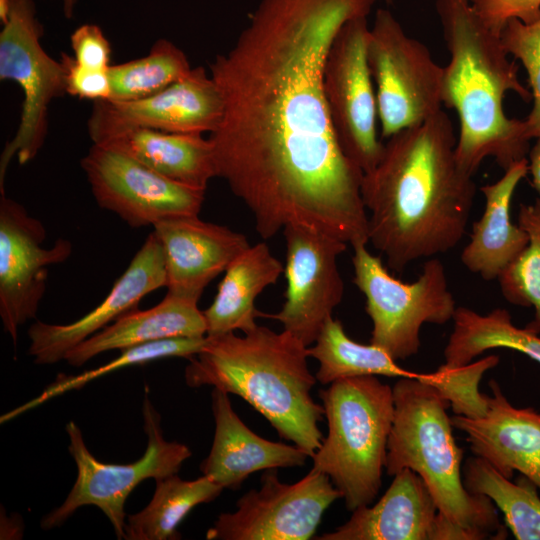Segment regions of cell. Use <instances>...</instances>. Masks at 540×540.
Returning a JSON list of instances; mask_svg holds the SVG:
<instances>
[{"label":"cell","instance_id":"6da1fadb","mask_svg":"<svg viewBox=\"0 0 540 540\" xmlns=\"http://www.w3.org/2000/svg\"><path fill=\"white\" fill-rule=\"evenodd\" d=\"M377 0H261L210 64L223 115L209 134L216 176L265 240L294 225L367 244L363 171L343 152L323 89L330 46Z\"/></svg>","mask_w":540,"mask_h":540},{"label":"cell","instance_id":"7a4b0ae2","mask_svg":"<svg viewBox=\"0 0 540 540\" xmlns=\"http://www.w3.org/2000/svg\"><path fill=\"white\" fill-rule=\"evenodd\" d=\"M456 141L442 110L387 138L379 162L363 174L368 238L393 272L450 251L465 234L476 185L457 161Z\"/></svg>","mask_w":540,"mask_h":540},{"label":"cell","instance_id":"3957f363","mask_svg":"<svg viewBox=\"0 0 540 540\" xmlns=\"http://www.w3.org/2000/svg\"><path fill=\"white\" fill-rule=\"evenodd\" d=\"M450 60L444 67L443 105L459 120L456 158L474 175L486 158L503 170L527 158L530 139L523 120L509 118L504 99L514 92L527 102L530 90L518 77L499 35L492 32L468 0H436Z\"/></svg>","mask_w":540,"mask_h":540},{"label":"cell","instance_id":"277c9868","mask_svg":"<svg viewBox=\"0 0 540 540\" xmlns=\"http://www.w3.org/2000/svg\"><path fill=\"white\" fill-rule=\"evenodd\" d=\"M308 347L291 333L267 327L237 336H206L202 350L189 359V387L212 386L238 395L275 428L278 435L313 457L323 434L324 408L311 396L317 379L308 367Z\"/></svg>","mask_w":540,"mask_h":540},{"label":"cell","instance_id":"5b68a950","mask_svg":"<svg viewBox=\"0 0 540 540\" xmlns=\"http://www.w3.org/2000/svg\"><path fill=\"white\" fill-rule=\"evenodd\" d=\"M394 418L385 470L411 469L422 477L439 510L473 540L507 538L494 503L464 486V450L456 444L447 409L450 401L435 385L399 378L392 387Z\"/></svg>","mask_w":540,"mask_h":540},{"label":"cell","instance_id":"8992f818","mask_svg":"<svg viewBox=\"0 0 540 540\" xmlns=\"http://www.w3.org/2000/svg\"><path fill=\"white\" fill-rule=\"evenodd\" d=\"M328 434L311 469L329 476L349 511L370 505L382 485L394 418L393 389L377 376L336 380L320 390Z\"/></svg>","mask_w":540,"mask_h":540},{"label":"cell","instance_id":"52a82bcc","mask_svg":"<svg viewBox=\"0 0 540 540\" xmlns=\"http://www.w3.org/2000/svg\"><path fill=\"white\" fill-rule=\"evenodd\" d=\"M353 250V283L366 299L365 310L372 321L370 343L396 361L415 355L423 324H445L453 319L457 308L443 264L437 258H428L418 279L404 283L389 273L366 244Z\"/></svg>","mask_w":540,"mask_h":540},{"label":"cell","instance_id":"ba28073f","mask_svg":"<svg viewBox=\"0 0 540 540\" xmlns=\"http://www.w3.org/2000/svg\"><path fill=\"white\" fill-rule=\"evenodd\" d=\"M142 414L147 446L140 459L128 464L97 460L87 448L79 426L74 421L66 424L68 451L76 464L77 477L63 503L42 518V529L59 527L80 507L93 505L108 518L116 537L123 539L127 518L125 503L130 493L148 478L156 480L177 474L192 455L187 445L165 439L161 416L148 393L144 397Z\"/></svg>","mask_w":540,"mask_h":540},{"label":"cell","instance_id":"9c48e42d","mask_svg":"<svg viewBox=\"0 0 540 540\" xmlns=\"http://www.w3.org/2000/svg\"><path fill=\"white\" fill-rule=\"evenodd\" d=\"M383 138L432 118L443 105L444 67L386 9L376 11L367 42Z\"/></svg>","mask_w":540,"mask_h":540},{"label":"cell","instance_id":"30bf717a","mask_svg":"<svg viewBox=\"0 0 540 540\" xmlns=\"http://www.w3.org/2000/svg\"><path fill=\"white\" fill-rule=\"evenodd\" d=\"M43 35L33 0H12L8 20L0 32V79L15 82L23 93L20 121L15 135L0 156V192L14 157L24 165L44 145L48 110L66 93V69L42 47Z\"/></svg>","mask_w":540,"mask_h":540},{"label":"cell","instance_id":"8fae6325","mask_svg":"<svg viewBox=\"0 0 540 540\" xmlns=\"http://www.w3.org/2000/svg\"><path fill=\"white\" fill-rule=\"evenodd\" d=\"M367 17L347 21L335 36L323 70V89L331 123L345 155L363 173L379 162L378 107L371 76Z\"/></svg>","mask_w":540,"mask_h":540},{"label":"cell","instance_id":"7c38bea8","mask_svg":"<svg viewBox=\"0 0 540 540\" xmlns=\"http://www.w3.org/2000/svg\"><path fill=\"white\" fill-rule=\"evenodd\" d=\"M341 492L328 475L311 469L294 484L280 481L277 468L264 470L261 487L221 513L206 532L207 540H308Z\"/></svg>","mask_w":540,"mask_h":540},{"label":"cell","instance_id":"4fadbf2b","mask_svg":"<svg viewBox=\"0 0 540 540\" xmlns=\"http://www.w3.org/2000/svg\"><path fill=\"white\" fill-rule=\"evenodd\" d=\"M81 167L99 207L134 228L198 215L205 200L206 189L167 178L104 144H93Z\"/></svg>","mask_w":540,"mask_h":540},{"label":"cell","instance_id":"5bb4252c","mask_svg":"<svg viewBox=\"0 0 540 540\" xmlns=\"http://www.w3.org/2000/svg\"><path fill=\"white\" fill-rule=\"evenodd\" d=\"M222 115L223 99L217 84L203 67H195L151 96L93 102L87 130L94 144L136 129L210 134Z\"/></svg>","mask_w":540,"mask_h":540},{"label":"cell","instance_id":"9a60e30c","mask_svg":"<svg viewBox=\"0 0 540 540\" xmlns=\"http://www.w3.org/2000/svg\"><path fill=\"white\" fill-rule=\"evenodd\" d=\"M283 235L286 242L285 301L279 312L260 316L277 320L283 330L309 347L342 301L344 283L337 258L347 249V243L294 225L286 226Z\"/></svg>","mask_w":540,"mask_h":540},{"label":"cell","instance_id":"2e32d148","mask_svg":"<svg viewBox=\"0 0 540 540\" xmlns=\"http://www.w3.org/2000/svg\"><path fill=\"white\" fill-rule=\"evenodd\" d=\"M43 223L23 205L0 198V317L4 330L16 344L19 327L36 317L47 285L48 267L66 261L72 243L58 238L52 247Z\"/></svg>","mask_w":540,"mask_h":540},{"label":"cell","instance_id":"e0dca14e","mask_svg":"<svg viewBox=\"0 0 540 540\" xmlns=\"http://www.w3.org/2000/svg\"><path fill=\"white\" fill-rule=\"evenodd\" d=\"M317 540H473L439 510L420 475L404 469L373 505L361 506L347 522Z\"/></svg>","mask_w":540,"mask_h":540},{"label":"cell","instance_id":"ac0fdd59","mask_svg":"<svg viewBox=\"0 0 540 540\" xmlns=\"http://www.w3.org/2000/svg\"><path fill=\"white\" fill-rule=\"evenodd\" d=\"M165 286L162 247L151 232L109 294L92 311L68 324L34 322L28 329V354L39 365L62 361L73 347L136 309L147 294Z\"/></svg>","mask_w":540,"mask_h":540},{"label":"cell","instance_id":"d6986e66","mask_svg":"<svg viewBox=\"0 0 540 540\" xmlns=\"http://www.w3.org/2000/svg\"><path fill=\"white\" fill-rule=\"evenodd\" d=\"M152 232L163 251L167 293L197 302L209 283L250 246L243 234L198 215L163 220Z\"/></svg>","mask_w":540,"mask_h":540},{"label":"cell","instance_id":"ffe728a7","mask_svg":"<svg viewBox=\"0 0 540 540\" xmlns=\"http://www.w3.org/2000/svg\"><path fill=\"white\" fill-rule=\"evenodd\" d=\"M486 411L479 417L455 414L453 428L466 434L474 456L487 461L511 479L514 472L530 479L540 489V413L532 407L517 408L490 380Z\"/></svg>","mask_w":540,"mask_h":540},{"label":"cell","instance_id":"44dd1931","mask_svg":"<svg viewBox=\"0 0 540 540\" xmlns=\"http://www.w3.org/2000/svg\"><path fill=\"white\" fill-rule=\"evenodd\" d=\"M211 400L215 432L200 469L223 489H240L257 471L305 464L309 455L303 449L267 440L250 430L233 410L228 393L213 388Z\"/></svg>","mask_w":540,"mask_h":540},{"label":"cell","instance_id":"7402d4cb","mask_svg":"<svg viewBox=\"0 0 540 540\" xmlns=\"http://www.w3.org/2000/svg\"><path fill=\"white\" fill-rule=\"evenodd\" d=\"M197 301L167 293L155 306L131 310L73 347L64 360L75 367L110 350L171 338L205 337L206 321Z\"/></svg>","mask_w":540,"mask_h":540},{"label":"cell","instance_id":"603a6c76","mask_svg":"<svg viewBox=\"0 0 540 540\" xmlns=\"http://www.w3.org/2000/svg\"><path fill=\"white\" fill-rule=\"evenodd\" d=\"M528 173V160L522 159L492 184L480 188L484 211L472 227L470 240L461 253L462 264L484 280L498 279L501 272L521 253L528 234L510 217L511 202L520 181Z\"/></svg>","mask_w":540,"mask_h":540},{"label":"cell","instance_id":"cb8c5ba5","mask_svg":"<svg viewBox=\"0 0 540 540\" xmlns=\"http://www.w3.org/2000/svg\"><path fill=\"white\" fill-rule=\"evenodd\" d=\"M283 271L282 263L264 242L250 245L240 253L225 270L212 304L203 310L206 336L255 329L256 318L261 314L255 300L278 281Z\"/></svg>","mask_w":540,"mask_h":540},{"label":"cell","instance_id":"d4e9b609","mask_svg":"<svg viewBox=\"0 0 540 540\" xmlns=\"http://www.w3.org/2000/svg\"><path fill=\"white\" fill-rule=\"evenodd\" d=\"M99 144L190 186L206 189L210 179L217 177L211 142L201 133L136 129Z\"/></svg>","mask_w":540,"mask_h":540},{"label":"cell","instance_id":"484cf974","mask_svg":"<svg viewBox=\"0 0 540 540\" xmlns=\"http://www.w3.org/2000/svg\"><path fill=\"white\" fill-rule=\"evenodd\" d=\"M452 320L453 330L443 352L445 368L466 366L483 352L497 348L518 351L540 364V334L514 325L506 309L496 308L483 315L457 307Z\"/></svg>","mask_w":540,"mask_h":540},{"label":"cell","instance_id":"4316f807","mask_svg":"<svg viewBox=\"0 0 540 540\" xmlns=\"http://www.w3.org/2000/svg\"><path fill=\"white\" fill-rule=\"evenodd\" d=\"M313 344L308 347V355L319 362L315 377L322 385L357 376L412 378L433 385L440 380L437 371L418 373L404 369L384 349L352 340L342 323L333 317L325 322Z\"/></svg>","mask_w":540,"mask_h":540},{"label":"cell","instance_id":"83f0119b","mask_svg":"<svg viewBox=\"0 0 540 540\" xmlns=\"http://www.w3.org/2000/svg\"><path fill=\"white\" fill-rule=\"evenodd\" d=\"M151 501L137 513L128 515L125 540H176L177 528L196 506L217 498L223 488L206 475L184 480L177 474L155 480Z\"/></svg>","mask_w":540,"mask_h":540},{"label":"cell","instance_id":"f1b7e54d","mask_svg":"<svg viewBox=\"0 0 540 540\" xmlns=\"http://www.w3.org/2000/svg\"><path fill=\"white\" fill-rule=\"evenodd\" d=\"M462 475L470 493L488 497L502 512L515 539L540 540V497L530 479L520 474L512 482L474 455L465 460Z\"/></svg>","mask_w":540,"mask_h":540},{"label":"cell","instance_id":"f546056e","mask_svg":"<svg viewBox=\"0 0 540 540\" xmlns=\"http://www.w3.org/2000/svg\"><path fill=\"white\" fill-rule=\"evenodd\" d=\"M191 69L179 47L159 39L146 56L110 66V100L131 101L151 96L186 76Z\"/></svg>","mask_w":540,"mask_h":540},{"label":"cell","instance_id":"4dcf8cb0","mask_svg":"<svg viewBox=\"0 0 540 540\" xmlns=\"http://www.w3.org/2000/svg\"><path fill=\"white\" fill-rule=\"evenodd\" d=\"M206 342L205 337L171 338L120 350L118 357L92 370L78 375L60 374L34 399L14 408L1 416V423L11 420L44 402L74 389H80L89 382L110 372L133 365H141L167 357L190 359L197 355Z\"/></svg>","mask_w":540,"mask_h":540},{"label":"cell","instance_id":"1f68e13d","mask_svg":"<svg viewBox=\"0 0 540 540\" xmlns=\"http://www.w3.org/2000/svg\"><path fill=\"white\" fill-rule=\"evenodd\" d=\"M518 225L529 241L498 277L503 297L511 304L533 307L534 318L526 326L540 334V198L521 204Z\"/></svg>","mask_w":540,"mask_h":540},{"label":"cell","instance_id":"d6a6232c","mask_svg":"<svg viewBox=\"0 0 540 540\" xmlns=\"http://www.w3.org/2000/svg\"><path fill=\"white\" fill-rule=\"evenodd\" d=\"M500 38L510 56L519 60L528 80L533 105L523 119L527 137L540 138V17L532 23L517 19L507 22Z\"/></svg>","mask_w":540,"mask_h":540},{"label":"cell","instance_id":"836d02e7","mask_svg":"<svg viewBox=\"0 0 540 540\" xmlns=\"http://www.w3.org/2000/svg\"><path fill=\"white\" fill-rule=\"evenodd\" d=\"M498 363L499 356L489 355L460 368L439 367L444 373V383L439 390L450 401L455 414L473 418L485 413L487 395L480 393L479 381L487 370Z\"/></svg>","mask_w":540,"mask_h":540},{"label":"cell","instance_id":"e575fe53","mask_svg":"<svg viewBox=\"0 0 540 540\" xmlns=\"http://www.w3.org/2000/svg\"><path fill=\"white\" fill-rule=\"evenodd\" d=\"M482 22L501 34L508 21L532 23L540 17V0H468Z\"/></svg>","mask_w":540,"mask_h":540},{"label":"cell","instance_id":"d590c367","mask_svg":"<svg viewBox=\"0 0 540 540\" xmlns=\"http://www.w3.org/2000/svg\"><path fill=\"white\" fill-rule=\"evenodd\" d=\"M66 69V93L93 102L111 96L109 69H93L79 65L73 57L62 53Z\"/></svg>","mask_w":540,"mask_h":540},{"label":"cell","instance_id":"8d00e7d4","mask_svg":"<svg viewBox=\"0 0 540 540\" xmlns=\"http://www.w3.org/2000/svg\"><path fill=\"white\" fill-rule=\"evenodd\" d=\"M74 60L84 67L110 68L111 45L102 29L92 23L82 24L70 35Z\"/></svg>","mask_w":540,"mask_h":540},{"label":"cell","instance_id":"74e56055","mask_svg":"<svg viewBox=\"0 0 540 540\" xmlns=\"http://www.w3.org/2000/svg\"><path fill=\"white\" fill-rule=\"evenodd\" d=\"M528 172L531 174V184L540 198V138L528 152Z\"/></svg>","mask_w":540,"mask_h":540},{"label":"cell","instance_id":"f35d334b","mask_svg":"<svg viewBox=\"0 0 540 540\" xmlns=\"http://www.w3.org/2000/svg\"><path fill=\"white\" fill-rule=\"evenodd\" d=\"M63 13L66 18H71L74 15L75 9L79 0H61Z\"/></svg>","mask_w":540,"mask_h":540},{"label":"cell","instance_id":"ab89813d","mask_svg":"<svg viewBox=\"0 0 540 540\" xmlns=\"http://www.w3.org/2000/svg\"><path fill=\"white\" fill-rule=\"evenodd\" d=\"M12 0H0V20L5 24L8 20Z\"/></svg>","mask_w":540,"mask_h":540},{"label":"cell","instance_id":"60d3db41","mask_svg":"<svg viewBox=\"0 0 540 540\" xmlns=\"http://www.w3.org/2000/svg\"><path fill=\"white\" fill-rule=\"evenodd\" d=\"M392 1H393V0H386V2H388V3H392Z\"/></svg>","mask_w":540,"mask_h":540}]
</instances>
